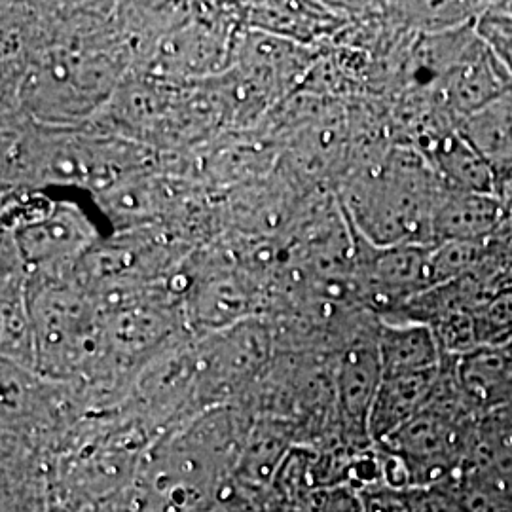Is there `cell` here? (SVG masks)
Masks as SVG:
<instances>
[{"label": "cell", "instance_id": "obj_16", "mask_svg": "<svg viewBox=\"0 0 512 512\" xmlns=\"http://www.w3.org/2000/svg\"><path fill=\"white\" fill-rule=\"evenodd\" d=\"M325 23L310 8L298 4H266L255 10V25L274 33L275 37H310Z\"/></svg>", "mask_w": 512, "mask_h": 512}, {"label": "cell", "instance_id": "obj_13", "mask_svg": "<svg viewBox=\"0 0 512 512\" xmlns=\"http://www.w3.org/2000/svg\"><path fill=\"white\" fill-rule=\"evenodd\" d=\"M494 249L492 241H442L433 245L429 268H431V281L433 287L458 281L490 256Z\"/></svg>", "mask_w": 512, "mask_h": 512}, {"label": "cell", "instance_id": "obj_2", "mask_svg": "<svg viewBox=\"0 0 512 512\" xmlns=\"http://www.w3.org/2000/svg\"><path fill=\"white\" fill-rule=\"evenodd\" d=\"M8 228V241L25 272L40 279H52L63 268L82 262L99 245L97 226L73 202L29 203Z\"/></svg>", "mask_w": 512, "mask_h": 512}, {"label": "cell", "instance_id": "obj_6", "mask_svg": "<svg viewBox=\"0 0 512 512\" xmlns=\"http://www.w3.org/2000/svg\"><path fill=\"white\" fill-rule=\"evenodd\" d=\"M461 137L492 167L495 196L512 205V88L456 124Z\"/></svg>", "mask_w": 512, "mask_h": 512}, {"label": "cell", "instance_id": "obj_8", "mask_svg": "<svg viewBox=\"0 0 512 512\" xmlns=\"http://www.w3.org/2000/svg\"><path fill=\"white\" fill-rule=\"evenodd\" d=\"M376 346L384 378L437 370L444 357L435 332L420 321L380 319Z\"/></svg>", "mask_w": 512, "mask_h": 512}, {"label": "cell", "instance_id": "obj_11", "mask_svg": "<svg viewBox=\"0 0 512 512\" xmlns=\"http://www.w3.org/2000/svg\"><path fill=\"white\" fill-rule=\"evenodd\" d=\"M190 308L202 325L213 329L236 327L253 308L251 283L228 270L205 275L194 285Z\"/></svg>", "mask_w": 512, "mask_h": 512}, {"label": "cell", "instance_id": "obj_4", "mask_svg": "<svg viewBox=\"0 0 512 512\" xmlns=\"http://www.w3.org/2000/svg\"><path fill=\"white\" fill-rule=\"evenodd\" d=\"M376 329L361 332L349 342L340 357L334 382L342 425L349 437L357 442L370 439V414L382 384Z\"/></svg>", "mask_w": 512, "mask_h": 512}, {"label": "cell", "instance_id": "obj_18", "mask_svg": "<svg viewBox=\"0 0 512 512\" xmlns=\"http://www.w3.org/2000/svg\"><path fill=\"white\" fill-rule=\"evenodd\" d=\"M490 6L497 10V12H501V14H507V16H511L512 18V2H490Z\"/></svg>", "mask_w": 512, "mask_h": 512}, {"label": "cell", "instance_id": "obj_19", "mask_svg": "<svg viewBox=\"0 0 512 512\" xmlns=\"http://www.w3.org/2000/svg\"><path fill=\"white\" fill-rule=\"evenodd\" d=\"M505 351H507V353H509V355H512V340L511 342H509V344H507V346H505Z\"/></svg>", "mask_w": 512, "mask_h": 512}, {"label": "cell", "instance_id": "obj_10", "mask_svg": "<svg viewBox=\"0 0 512 512\" xmlns=\"http://www.w3.org/2000/svg\"><path fill=\"white\" fill-rule=\"evenodd\" d=\"M429 141L431 145L425 152V160L442 183L452 190L495 196L492 167L461 137L456 126L437 131Z\"/></svg>", "mask_w": 512, "mask_h": 512}, {"label": "cell", "instance_id": "obj_3", "mask_svg": "<svg viewBox=\"0 0 512 512\" xmlns=\"http://www.w3.org/2000/svg\"><path fill=\"white\" fill-rule=\"evenodd\" d=\"M109 88L110 67L105 61L52 52L31 71L23 84V95L40 116L57 120L93 109Z\"/></svg>", "mask_w": 512, "mask_h": 512}, {"label": "cell", "instance_id": "obj_17", "mask_svg": "<svg viewBox=\"0 0 512 512\" xmlns=\"http://www.w3.org/2000/svg\"><path fill=\"white\" fill-rule=\"evenodd\" d=\"M476 37L480 38L492 54L501 61V65L512 76V18L494 10L488 2V8L475 21Z\"/></svg>", "mask_w": 512, "mask_h": 512}, {"label": "cell", "instance_id": "obj_5", "mask_svg": "<svg viewBox=\"0 0 512 512\" xmlns=\"http://www.w3.org/2000/svg\"><path fill=\"white\" fill-rule=\"evenodd\" d=\"M511 88V74L475 33L458 63L444 76L440 92L450 120L458 124Z\"/></svg>", "mask_w": 512, "mask_h": 512}, {"label": "cell", "instance_id": "obj_9", "mask_svg": "<svg viewBox=\"0 0 512 512\" xmlns=\"http://www.w3.org/2000/svg\"><path fill=\"white\" fill-rule=\"evenodd\" d=\"M439 376L440 368L404 376H382L370 414V439L384 442L420 416L435 395Z\"/></svg>", "mask_w": 512, "mask_h": 512}, {"label": "cell", "instance_id": "obj_12", "mask_svg": "<svg viewBox=\"0 0 512 512\" xmlns=\"http://www.w3.org/2000/svg\"><path fill=\"white\" fill-rule=\"evenodd\" d=\"M222 54V38L205 27V23H192L167 37L160 48L158 63L165 73H205Z\"/></svg>", "mask_w": 512, "mask_h": 512}, {"label": "cell", "instance_id": "obj_1", "mask_svg": "<svg viewBox=\"0 0 512 512\" xmlns=\"http://www.w3.org/2000/svg\"><path fill=\"white\" fill-rule=\"evenodd\" d=\"M444 188L425 156L399 150L357 175L342 207L353 230L372 245H433L431 220Z\"/></svg>", "mask_w": 512, "mask_h": 512}, {"label": "cell", "instance_id": "obj_14", "mask_svg": "<svg viewBox=\"0 0 512 512\" xmlns=\"http://www.w3.org/2000/svg\"><path fill=\"white\" fill-rule=\"evenodd\" d=\"M164 198L160 184L122 179L105 188L103 207L114 219L145 220L160 211Z\"/></svg>", "mask_w": 512, "mask_h": 512}, {"label": "cell", "instance_id": "obj_7", "mask_svg": "<svg viewBox=\"0 0 512 512\" xmlns=\"http://www.w3.org/2000/svg\"><path fill=\"white\" fill-rule=\"evenodd\" d=\"M507 219L497 196L444 188L431 220L433 245L442 241H492Z\"/></svg>", "mask_w": 512, "mask_h": 512}, {"label": "cell", "instance_id": "obj_15", "mask_svg": "<svg viewBox=\"0 0 512 512\" xmlns=\"http://www.w3.org/2000/svg\"><path fill=\"white\" fill-rule=\"evenodd\" d=\"M478 348H505L512 340V285L473 311Z\"/></svg>", "mask_w": 512, "mask_h": 512}]
</instances>
